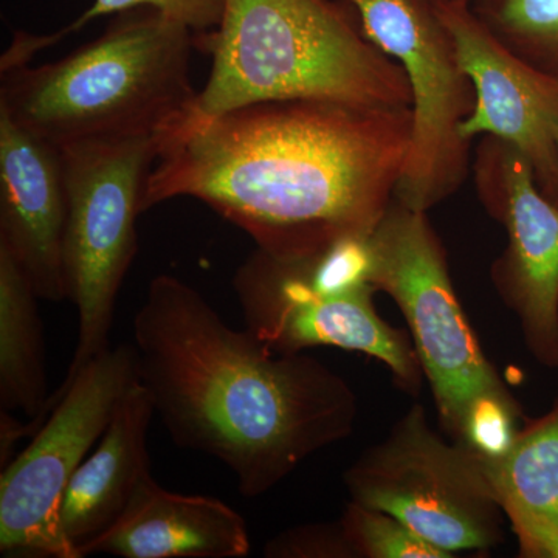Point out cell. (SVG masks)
<instances>
[{
    "mask_svg": "<svg viewBox=\"0 0 558 558\" xmlns=\"http://www.w3.org/2000/svg\"><path fill=\"white\" fill-rule=\"evenodd\" d=\"M157 138L143 211L191 197L256 247L299 256L373 233L395 201L411 109L281 100L204 117L190 108Z\"/></svg>",
    "mask_w": 558,
    "mask_h": 558,
    "instance_id": "obj_1",
    "label": "cell"
},
{
    "mask_svg": "<svg viewBox=\"0 0 558 558\" xmlns=\"http://www.w3.org/2000/svg\"><path fill=\"white\" fill-rule=\"evenodd\" d=\"M132 340L140 384L172 442L226 465L244 497L269 494L354 433L359 398L344 377L231 328L174 275L150 279Z\"/></svg>",
    "mask_w": 558,
    "mask_h": 558,
    "instance_id": "obj_2",
    "label": "cell"
},
{
    "mask_svg": "<svg viewBox=\"0 0 558 558\" xmlns=\"http://www.w3.org/2000/svg\"><path fill=\"white\" fill-rule=\"evenodd\" d=\"M197 47L213 57L191 106L199 116L281 100L411 109L405 72L340 0H226L219 27Z\"/></svg>",
    "mask_w": 558,
    "mask_h": 558,
    "instance_id": "obj_3",
    "label": "cell"
},
{
    "mask_svg": "<svg viewBox=\"0 0 558 558\" xmlns=\"http://www.w3.org/2000/svg\"><path fill=\"white\" fill-rule=\"evenodd\" d=\"M194 47L196 35L180 22L156 10L126 11L62 60L3 70L0 112L60 146L159 135L196 100Z\"/></svg>",
    "mask_w": 558,
    "mask_h": 558,
    "instance_id": "obj_4",
    "label": "cell"
},
{
    "mask_svg": "<svg viewBox=\"0 0 558 558\" xmlns=\"http://www.w3.org/2000/svg\"><path fill=\"white\" fill-rule=\"evenodd\" d=\"M371 282L396 301L432 388L440 427L459 442L470 422L521 409L462 310L428 213L392 201L369 236Z\"/></svg>",
    "mask_w": 558,
    "mask_h": 558,
    "instance_id": "obj_5",
    "label": "cell"
},
{
    "mask_svg": "<svg viewBox=\"0 0 558 558\" xmlns=\"http://www.w3.org/2000/svg\"><path fill=\"white\" fill-rule=\"evenodd\" d=\"M68 219L64 277L78 312V339L64 391L80 371L108 351L121 286L137 255V218L157 156V135L80 140L61 146Z\"/></svg>",
    "mask_w": 558,
    "mask_h": 558,
    "instance_id": "obj_6",
    "label": "cell"
},
{
    "mask_svg": "<svg viewBox=\"0 0 558 558\" xmlns=\"http://www.w3.org/2000/svg\"><path fill=\"white\" fill-rule=\"evenodd\" d=\"M351 501L402 521L450 557L487 553L505 539V512L484 461L440 438L421 403L344 472Z\"/></svg>",
    "mask_w": 558,
    "mask_h": 558,
    "instance_id": "obj_7",
    "label": "cell"
},
{
    "mask_svg": "<svg viewBox=\"0 0 558 558\" xmlns=\"http://www.w3.org/2000/svg\"><path fill=\"white\" fill-rule=\"evenodd\" d=\"M360 31L399 62L409 80L411 140L395 199L428 213L453 196L470 171L461 126L475 105L472 81L435 0H340Z\"/></svg>",
    "mask_w": 558,
    "mask_h": 558,
    "instance_id": "obj_8",
    "label": "cell"
},
{
    "mask_svg": "<svg viewBox=\"0 0 558 558\" xmlns=\"http://www.w3.org/2000/svg\"><path fill=\"white\" fill-rule=\"evenodd\" d=\"M138 381L132 344L109 348L69 387L50 395L31 446L0 475V554L14 558H80L61 531L70 480L100 442L121 400Z\"/></svg>",
    "mask_w": 558,
    "mask_h": 558,
    "instance_id": "obj_9",
    "label": "cell"
},
{
    "mask_svg": "<svg viewBox=\"0 0 558 558\" xmlns=\"http://www.w3.org/2000/svg\"><path fill=\"white\" fill-rule=\"evenodd\" d=\"M245 329L275 352L329 347L377 360L403 392L424 381L411 337L392 328L374 306L376 289L328 295L312 284L299 260L256 247L233 278Z\"/></svg>",
    "mask_w": 558,
    "mask_h": 558,
    "instance_id": "obj_10",
    "label": "cell"
},
{
    "mask_svg": "<svg viewBox=\"0 0 558 558\" xmlns=\"http://www.w3.org/2000/svg\"><path fill=\"white\" fill-rule=\"evenodd\" d=\"M472 171L481 204L508 231L492 284L519 319L532 357L558 369V205L539 190L526 157L502 140L481 137Z\"/></svg>",
    "mask_w": 558,
    "mask_h": 558,
    "instance_id": "obj_11",
    "label": "cell"
},
{
    "mask_svg": "<svg viewBox=\"0 0 558 558\" xmlns=\"http://www.w3.org/2000/svg\"><path fill=\"white\" fill-rule=\"evenodd\" d=\"M435 7L475 90L462 137L472 142L490 135L519 149L546 196L556 171L558 81L509 49L470 2L435 0Z\"/></svg>",
    "mask_w": 558,
    "mask_h": 558,
    "instance_id": "obj_12",
    "label": "cell"
},
{
    "mask_svg": "<svg viewBox=\"0 0 558 558\" xmlns=\"http://www.w3.org/2000/svg\"><path fill=\"white\" fill-rule=\"evenodd\" d=\"M68 219L61 146L0 112V248L31 279L40 300H68L64 233Z\"/></svg>",
    "mask_w": 558,
    "mask_h": 558,
    "instance_id": "obj_13",
    "label": "cell"
},
{
    "mask_svg": "<svg viewBox=\"0 0 558 558\" xmlns=\"http://www.w3.org/2000/svg\"><path fill=\"white\" fill-rule=\"evenodd\" d=\"M248 553L247 523L238 510L222 499L167 490L153 476L81 557L244 558Z\"/></svg>",
    "mask_w": 558,
    "mask_h": 558,
    "instance_id": "obj_14",
    "label": "cell"
},
{
    "mask_svg": "<svg viewBox=\"0 0 558 558\" xmlns=\"http://www.w3.org/2000/svg\"><path fill=\"white\" fill-rule=\"evenodd\" d=\"M154 416L153 400L138 380L121 400L97 449L70 480L62 499L61 531L80 558L81 550L108 532L138 488L153 478L148 433Z\"/></svg>",
    "mask_w": 558,
    "mask_h": 558,
    "instance_id": "obj_15",
    "label": "cell"
},
{
    "mask_svg": "<svg viewBox=\"0 0 558 558\" xmlns=\"http://www.w3.org/2000/svg\"><path fill=\"white\" fill-rule=\"evenodd\" d=\"M484 468L520 557L558 558V400L524 421L512 446Z\"/></svg>",
    "mask_w": 558,
    "mask_h": 558,
    "instance_id": "obj_16",
    "label": "cell"
},
{
    "mask_svg": "<svg viewBox=\"0 0 558 558\" xmlns=\"http://www.w3.org/2000/svg\"><path fill=\"white\" fill-rule=\"evenodd\" d=\"M39 300L20 264L0 248V407L32 421L51 395Z\"/></svg>",
    "mask_w": 558,
    "mask_h": 558,
    "instance_id": "obj_17",
    "label": "cell"
},
{
    "mask_svg": "<svg viewBox=\"0 0 558 558\" xmlns=\"http://www.w3.org/2000/svg\"><path fill=\"white\" fill-rule=\"evenodd\" d=\"M470 5L509 49L558 81V0H472Z\"/></svg>",
    "mask_w": 558,
    "mask_h": 558,
    "instance_id": "obj_18",
    "label": "cell"
},
{
    "mask_svg": "<svg viewBox=\"0 0 558 558\" xmlns=\"http://www.w3.org/2000/svg\"><path fill=\"white\" fill-rule=\"evenodd\" d=\"M355 558H451L402 521L351 501L340 517Z\"/></svg>",
    "mask_w": 558,
    "mask_h": 558,
    "instance_id": "obj_19",
    "label": "cell"
},
{
    "mask_svg": "<svg viewBox=\"0 0 558 558\" xmlns=\"http://www.w3.org/2000/svg\"><path fill=\"white\" fill-rule=\"evenodd\" d=\"M138 9L159 11L165 16L185 25L196 35V38H199L219 27L226 10V0H94L78 20L73 21L61 32L44 36L46 47L54 46L70 33L83 31L87 24L98 17Z\"/></svg>",
    "mask_w": 558,
    "mask_h": 558,
    "instance_id": "obj_20",
    "label": "cell"
},
{
    "mask_svg": "<svg viewBox=\"0 0 558 558\" xmlns=\"http://www.w3.org/2000/svg\"><path fill=\"white\" fill-rule=\"evenodd\" d=\"M267 558H355L340 520L290 527L264 545Z\"/></svg>",
    "mask_w": 558,
    "mask_h": 558,
    "instance_id": "obj_21",
    "label": "cell"
},
{
    "mask_svg": "<svg viewBox=\"0 0 558 558\" xmlns=\"http://www.w3.org/2000/svg\"><path fill=\"white\" fill-rule=\"evenodd\" d=\"M31 438L28 424H22L13 416V411L2 410L0 413V465L5 469L13 461L14 446L17 440Z\"/></svg>",
    "mask_w": 558,
    "mask_h": 558,
    "instance_id": "obj_22",
    "label": "cell"
},
{
    "mask_svg": "<svg viewBox=\"0 0 558 558\" xmlns=\"http://www.w3.org/2000/svg\"><path fill=\"white\" fill-rule=\"evenodd\" d=\"M546 197H548V199L553 201L554 204L558 205V140H557L556 171H554L553 185H550V189L548 191V194H546Z\"/></svg>",
    "mask_w": 558,
    "mask_h": 558,
    "instance_id": "obj_23",
    "label": "cell"
},
{
    "mask_svg": "<svg viewBox=\"0 0 558 558\" xmlns=\"http://www.w3.org/2000/svg\"><path fill=\"white\" fill-rule=\"evenodd\" d=\"M464 2H470V3H472V0H464Z\"/></svg>",
    "mask_w": 558,
    "mask_h": 558,
    "instance_id": "obj_24",
    "label": "cell"
}]
</instances>
